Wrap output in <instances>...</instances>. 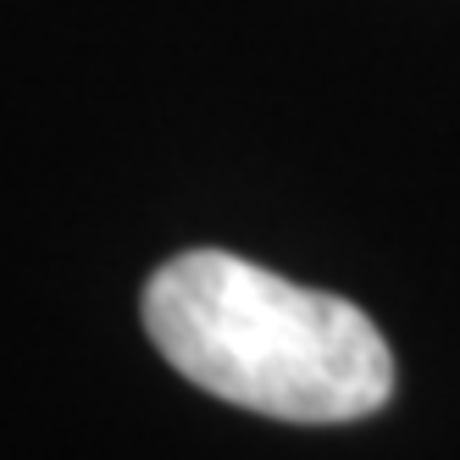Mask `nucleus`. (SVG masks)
Wrapping results in <instances>:
<instances>
[{
    "label": "nucleus",
    "mask_w": 460,
    "mask_h": 460,
    "mask_svg": "<svg viewBox=\"0 0 460 460\" xmlns=\"http://www.w3.org/2000/svg\"><path fill=\"white\" fill-rule=\"evenodd\" d=\"M145 333L194 388L272 421H360L394 394L367 311L227 250H183L145 283Z\"/></svg>",
    "instance_id": "f257e3e1"
}]
</instances>
